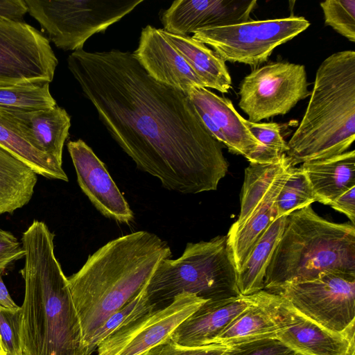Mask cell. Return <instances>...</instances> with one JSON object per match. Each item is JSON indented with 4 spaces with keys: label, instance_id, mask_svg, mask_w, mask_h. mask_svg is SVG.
Here are the masks:
<instances>
[{
    "label": "cell",
    "instance_id": "6da1fadb",
    "mask_svg": "<svg viewBox=\"0 0 355 355\" xmlns=\"http://www.w3.org/2000/svg\"><path fill=\"white\" fill-rule=\"evenodd\" d=\"M67 66L138 169L180 193L217 189L228 163L187 94L153 79L129 51L83 49Z\"/></svg>",
    "mask_w": 355,
    "mask_h": 355
},
{
    "label": "cell",
    "instance_id": "7a4b0ae2",
    "mask_svg": "<svg viewBox=\"0 0 355 355\" xmlns=\"http://www.w3.org/2000/svg\"><path fill=\"white\" fill-rule=\"evenodd\" d=\"M54 236L44 222L36 220L22 234L23 355H87L68 279L54 253Z\"/></svg>",
    "mask_w": 355,
    "mask_h": 355
},
{
    "label": "cell",
    "instance_id": "3957f363",
    "mask_svg": "<svg viewBox=\"0 0 355 355\" xmlns=\"http://www.w3.org/2000/svg\"><path fill=\"white\" fill-rule=\"evenodd\" d=\"M171 257L166 241L137 231L108 241L67 277L87 348L106 320L137 295L159 262Z\"/></svg>",
    "mask_w": 355,
    "mask_h": 355
},
{
    "label": "cell",
    "instance_id": "277c9868",
    "mask_svg": "<svg viewBox=\"0 0 355 355\" xmlns=\"http://www.w3.org/2000/svg\"><path fill=\"white\" fill-rule=\"evenodd\" d=\"M355 139V51L327 57L317 69L303 118L287 143L292 166L341 154Z\"/></svg>",
    "mask_w": 355,
    "mask_h": 355
},
{
    "label": "cell",
    "instance_id": "5b68a950",
    "mask_svg": "<svg viewBox=\"0 0 355 355\" xmlns=\"http://www.w3.org/2000/svg\"><path fill=\"white\" fill-rule=\"evenodd\" d=\"M323 273L355 278V227L331 222L308 205L286 216L267 268L263 290L315 279Z\"/></svg>",
    "mask_w": 355,
    "mask_h": 355
},
{
    "label": "cell",
    "instance_id": "8992f818",
    "mask_svg": "<svg viewBox=\"0 0 355 355\" xmlns=\"http://www.w3.org/2000/svg\"><path fill=\"white\" fill-rule=\"evenodd\" d=\"M146 290L150 301L158 308L167 306L182 293L207 301L240 295L226 236L188 243L180 257L161 261Z\"/></svg>",
    "mask_w": 355,
    "mask_h": 355
},
{
    "label": "cell",
    "instance_id": "52a82bcc",
    "mask_svg": "<svg viewBox=\"0 0 355 355\" xmlns=\"http://www.w3.org/2000/svg\"><path fill=\"white\" fill-rule=\"evenodd\" d=\"M144 0H24L28 12L63 51L83 49L93 35L104 33Z\"/></svg>",
    "mask_w": 355,
    "mask_h": 355
},
{
    "label": "cell",
    "instance_id": "ba28073f",
    "mask_svg": "<svg viewBox=\"0 0 355 355\" xmlns=\"http://www.w3.org/2000/svg\"><path fill=\"white\" fill-rule=\"evenodd\" d=\"M310 22L303 17L252 21L202 29L193 38L209 45L225 62L258 67L274 49L305 31Z\"/></svg>",
    "mask_w": 355,
    "mask_h": 355
},
{
    "label": "cell",
    "instance_id": "9c48e42d",
    "mask_svg": "<svg viewBox=\"0 0 355 355\" xmlns=\"http://www.w3.org/2000/svg\"><path fill=\"white\" fill-rule=\"evenodd\" d=\"M310 94L305 67L277 61L257 67L244 77L239 105L248 121L257 123L287 114Z\"/></svg>",
    "mask_w": 355,
    "mask_h": 355
},
{
    "label": "cell",
    "instance_id": "30bf717a",
    "mask_svg": "<svg viewBox=\"0 0 355 355\" xmlns=\"http://www.w3.org/2000/svg\"><path fill=\"white\" fill-rule=\"evenodd\" d=\"M270 293L329 330L344 333L354 324L355 278L323 273L311 280L285 283Z\"/></svg>",
    "mask_w": 355,
    "mask_h": 355
},
{
    "label": "cell",
    "instance_id": "8fae6325",
    "mask_svg": "<svg viewBox=\"0 0 355 355\" xmlns=\"http://www.w3.org/2000/svg\"><path fill=\"white\" fill-rule=\"evenodd\" d=\"M58 64L40 31L25 21L0 17V86L50 83Z\"/></svg>",
    "mask_w": 355,
    "mask_h": 355
},
{
    "label": "cell",
    "instance_id": "7c38bea8",
    "mask_svg": "<svg viewBox=\"0 0 355 355\" xmlns=\"http://www.w3.org/2000/svg\"><path fill=\"white\" fill-rule=\"evenodd\" d=\"M207 300L182 293L115 331L97 347V355H141L166 340Z\"/></svg>",
    "mask_w": 355,
    "mask_h": 355
},
{
    "label": "cell",
    "instance_id": "4fadbf2b",
    "mask_svg": "<svg viewBox=\"0 0 355 355\" xmlns=\"http://www.w3.org/2000/svg\"><path fill=\"white\" fill-rule=\"evenodd\" d=\"M67 149L78 183L90 202L106 218L129 224L134 214L104 163L82 139L70 141Z\"/></svg>",
    "mask_w": 355,
    "mask_h": 355
},
{
    "label": "cell",
    "instance_id": "5bb4252c",
    "mask_svg": "<svg viewBox=\"0 0 355 355\" xmlns=\"http://www.w3.org/2000/svg\"><path fill=\"white\" fill-rule=\"evenodd\" d=\"M256 0H178L161 16L163 30L189 35L206 28L245 22L256 8Z\"/></svg>",
    "mask_w": 355,
    "mask_h": 355
},
{
    "label": "cell",
    "instance_id": "9a60e30c",
    "mask_svg": "<svg viewBox=\"0 0 355 355\" xmlns=\"http://www.w3.org/2000/svg\"><path fill=\"white\" fill-rule=\"evenodd\" d=\"M187 95L194 107L208 115L219 128L230 152L243 155L250 163L273 164L279 161L272 158L251 134L244 124V118L230 99L198 86L191 88Z\"/></svg>",
    "mask_w": 355,
    "mask_h": 355
},
{
    "label": "cell",
    "instance_id": "2e32d148",
    "mask_svg": "<svg viewBox=\"0 0 355 355\" xmlns=\"http://www.w3.org/2000/svg\"><path fill=\"white\" fill-rule=\"evenodd\" d=\"M133 54L149 76L161 83L187 94L193 87H205L161 28H144Z\"/></svg>",
    "mask_w": 355,
    "mask_h": 355
},
{
    "label": "cell",
    "instance_id": "e0dca14e",
    "mask_svg": "<svg viewBox=\"0 0 355 355\" xmlns=\"http://www.w3.org/2000/svg\"><path fill=\"white\" fill-rule=\"evenodd\" d=\"M282 314L283 324L276 339L292 352L302 355H355L354 338L320 326L284 298Z\"/></svg>",
    "mask_w": 355,
    "mask_h": 355
},
{
    "label": "cell",
    "instance_id": "ac0fdd59",
    "mask_svg": "<svg viewBox=\"0 0 355 355\" xmlns=\"http://www.w3.org/2000/svg\"><path fill=\"white\" fill-rule=\"evenodd\" d=\"M283 298L261 290L252 294L250 304L225 327L214 341L228 347L274 338L282 328Z\"/></svg>",
    "mask_w": 355,
    "mask_h": 355
},
{
    "label": "cell",
    "instance_id": "d6986e66",
    "mask_svg": "<svg viewBox=\"0 0 355 355\" xmlns=\"http://www.w3.org/2000/svg\"><path fill=\"white\" fill-rule=\"evenodd\" d=\"M252 295L207 300L184 320L170 337L178 344L199 347L214 344L215 339L251 303Z\"/></svg>",
    "mask_w": 355,
    "mask_h": 355
},
{
    "label": "cell",
    "instance_id": "ffe728a7",
    "mask_svg": "<svg viewBox=\"0 0 355 355\" xmlns=\"http://www.w3.org/2000/svg\"><path fill=\"white\" fill-rule=\"evenodd\" d=\"M4 110L32 146L62 165L63 147L71 126V117L64 108L56 105L31 112Z\"/></svg>",
    "mask_w": 355,
    "mask_h": 355
},
{
    "label": "cell",
    "instance_id": "44dd1931",
    "mask_svg": "<svg viewBox=\"0 0 355 355\" xmlns=\"http://www.w3.org/2000/svg\"><path fill=\"white\" fill-rule=\"evenodd\" d=\"M291 166L288 162L279 173L262 203L245 225L234 230H230L226 235L230 255L237 273L259 239L276 220V198L289 176Z\"/></svg>",
    "mask_w": 355,
    "mask_h": 355
},
{
    "label": "cell",
    "instance_id": "7402d4cb",
    "mask_svg": "<svg viewBox=\"0 0 355 355\" xmlns=\"http://www.w3.org/2000/svg\"><path fill=\"white\" fill-rule=\"evenodd\" d=\"M312 188L315 201L329 205L355 187V150L306 162L300 166Z\"/></svg>",
    "mask_w": 355,
    "mask_h": 355
},
{
    "label": "cell",
    "instance_id": "603a6c76",
    "mask_svg": "<svg viewBox=\"0 0 355 355\" xmlns=\"http://www.w3.org/2000/svg\"><path fill=\"white\" fill-rule=\"evenodd\" d=\"M165 37L175 47L206 88L229 92L232 78L225 63L214 51L192 36L167 33Z\"/></svg>",
    "mask_w": 355,
    "mask_h": 355
},
{
    "label": "cell",
    "instance_id": "cb8c5ba5",
    "mask_svg": "<svg viewBox=\"0 0 355 355\" xmlns=\"http://www.w3.org/2000/svg\"><path fill=\"white\" fill-rule=\"evenodd\" d=\"M37 180L32 169L0 146V215L28 204Z\"/></svg>",
    "mask_w": 355,
    "mask_h": 355
},
{
    "label": "cell",
    "instance_id": "d4e9b609",
    "mask_svg": "<svg viewBox=\"0 0 355 355\" xmlns=\"http://www.w3.org/2000/svg\"><path fill=\"white\" fill-rule=\"evenodd\" d=\"M0 146L46 178L67 182L62 166L32 146L23 137L7 112L0 108Z\"/></svg>",
    "mask_w": 355,
    "mask_h": 355
},
{
    "label": "cell",
    "instance_id": "484cf974",
    "mask_svg": "<svg viewBox=\"0 0 355 355\" xmlns=\"http://www.w3.org/2000/svg\"><path fill=\"white\" fill-rule=\"evenodd\" d=\"M286 216L275 220L269 225L237 273L240 295H249L263 290L266 272L284 232Z\"/></svg>",
    "mask_w": 355,
    "mask_h": 355
},
{
    "label": "cell",
    "instance_id": "4316f807",
    "mask_svg": "<svg viewBox=\"0 0 355 355\" xmlns=\"http://www.w3.org/2000/svg\"><path fill=\"white\" fill-rule=\"evenodd\" d=\"M288 162L286 154L273 164L250 163L245 169L238 219L230 230L243 226L262 203L279 173Z\"/></svg>",
    "mask_w": 355,
    "mask_h": 355
},
{
    "label": "cell",
    "instance_id": "83f0119b",
    "mask_svg": "<svg viewBox=\"0 0 355 355\" xmlns=\"http://www.w3.org/2000/svg\"><path fill=\"white\" fill-rule=\"evenodd\" d=\"M56 105L49 83L0 86V108L31 112L47 110Z\"/></svg>",
    "mask_w": 355,
    "mask_h": 355
},
{
    "label": "cell",
    "instance_id": "f1b7e54d",
    "mask_svg": "<svg viewBox=\"0 0 355 355\" xmlns=\"http://www.w3.org/2000/svg\"><path fill=\"white\" fill-rule=\"evenodd\" d=\"M315 202L310 183L300 167L291 166L290 174L275 201V218L288 216Z\"/></svg>",
    "mask_w": 355,
    "mask_h": 355
},
{
    "label": "cell",
    "instance_id": "f546056e",
    "mask_svg": "<svg viewBox=\"0 0 355 355\" xmlns=\"http://www.w3.org/2000/svg\"><path fill=\"white\" fill-rule=\"evenodd\" d=\"M146 285L137 295L106 320L87 345V355H91L96 351L100 343L113 332L157 308L148 297Z\"/></svg>",
    "mask_w": 355,
    "mask_h": 355
},
{
    "label": "cell",
    "instance_id": "4dcf8cb0",
    "mask_svg": "<svg viewBox=\"0 0 355 355\" xmlns=\"http://www.w3.org/2000/svg\"><path fill=\"white\" fill-rule=\"evenodd\" d=\"M324 23L348 40L355 42V0H327L320 3Z\"/></svg>",
    "mask_w": 355,
    "mask_h": 355
},
{
    "label": "cell",
    "instance_id": "1f68e13d",
    "mask_svg": "<svg viewBox=\"0 0 355 355\" xmlns=\"http://www.w3.org/2000/svg\"><path fill=\"white\" fill-rule=\"evenodd\" d=\"M244 124L262 145L265 151L275 160H279L288 151V145L281 135L279 124L274 122L255 123L245 119Z\"/></svg>",
    "mask_w": 355,
    "mask_h": 355
},
{
    "label": "cell",
    "instance_id": "d6a6232c",
    "mask_svg": "<svg viewBox=\"0 0 355 355\" xmlns=\"http://www.w3.org/2000/svg\"><path fill=\"white\" fill-rule=\"evenodd\" d=\"M21 309L0 307V338L6 355H23L21 343Z\"/></svg>",
    "mask_w": 355,
    "mask_h": 355
},
{
    "label": "cell",
    "instance_id": "836d02e7",
    "mask_svg": "<svg viewBox=\"0 0 355 355\" xmlns=\"http://www.w3.org/2000/svg\"><path fill=\"white\" fill-rule=\"evenodd\" d=\"M227 348L219 344L199 347H185L168 337L141 355H221Z\"/></svg>",
    "mask_w": 355,
    "mask_h": 355
},
{
    "label": "cell",
    "instance_id": "e575fe53",
    "mask_svg": "<svg viewBox=\"0 0 355 355\" xmlns=\"http://www.w3.org/2000/svg\"><path fill=\"white\" fill-rule=\"evenodd\" d=\"M292 352L277 339H263L228 347L221 355H286Z\"/></svg>",
    "mask_w": 355,
    "mask_h": 355
},
{
    "label": "cell",
    "instance_id": "d590c367",
    "mask_svg": "<svg viewBox=\"0 0 355 355\" xmlns=\"http://www.w3.org/2000/svg\"><path fill=\"white\" fill-rule=\"evenodd\" d=\"M25 250L17 239L10 232L0 230V270L12 262L24 258Z\"/></svg>",
    "mask_w": 355,
    "mask_h": 355
},
{
    "label": "cell",
    "instance_id": "8d00e7d4",
    "mask_svg": "<svg viewBox=\"0 0 355 355\" xmlns=\"http://www.w3.org/2000/svg\"><path fill=\"white\" fill-rule=\"evenodd\" d=\"M329 205L335 210L346 215L352 225H355V187L342 193Z\"/></svg>",
    "mask_w": 355,
    "mask_h": 355
},
{
    "label": "cell",
    "instance_id": "74e56055",
    "mask_svg": "<svg viewBox=\"0 0 355 355\" xmlns=\"http://www.w3.org/2000/svg\"><path fill=\"white\" fill-rule=\"evenodd\" d=\"M26 12L28 9L24 0H0V17L24 21Z\"/></svg>",
    "mask_w": 355,
    "mask_h": 355
},
{
    "label": "cell",
    "instance_id": "f35d334b",
    "mask_svg": "<svg viewBox=\"0 0 355 355\" xmlns=\"http://www.w3.org/2000/svg\"><path fill=\"white\" fill-rule=\"evenodd\" d=\"M3 271L0 270V307L11 310L17 309L20 306L13 301L2 279Z\"/></svg>",
    "mask_w": 355,
    "mask_h": 355
},
{
    "label": "cell",
    "instance_id": "ab89813d",
    "mask_svg": "<svg viewBox=\"0 0 355 355\" xmlns=\"http://www.w3.org/2000/svg\"><path fill=\"white\" fill-rule=\"evenodd\" d=\"M0 355H6L5 352H4V349L3 348V346H2V344H1V338H0Z\"/></svg>",
    "mask_w": 355,
    "mask_h": 355
},
{
    "label": "cell",
    "instance_id": "60d3db41",
    "mask_svg": "<svg viewBox=\"0 0 355 355\" xmlns=\"http://www.w3.org/2000/svg\"><path fill=\"white\" fill-rule=\"evenodd\" d=\"M286 355H302V354L292 352L288 353V354H287Z\"/></svg>",
    "mask_w": 355,
    "mask_h": 355
}]
</instances>
